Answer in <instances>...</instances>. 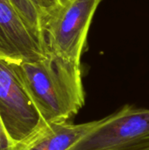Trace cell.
<instances>
[{"label": "cell", "instance_id": "6", "mask_svg": "<svg viewBox=\"0 0 149 150\" xmlns=\"http://www.w3.org/2000/svg\"><path fill=\"white\" fill-rule=\"evenodd\" d=\"M97 123L98 120L79 124L70 121L47 123L32 143L29 150H70Z\"/></svg>", "mask_w": 149, "mask_h": 150}, {"label": "cell", "instance_id": "8", "mask_svg": "<svg viewBox=\"0 0 149 150\" xmlns=\"http://www.w3.org/2000/svg\"><path fill=\"white\" fill-rule=\"evenodd\" d=\"M40 10L44 18L50 14L59 4L60 0H31Z\"/></svg>", "mask_w": 149, "mask_h": 150}, {"label": "cell", "instance_id": "2", "mask_svg": "<svg viewBox=\"0 0 149 150\" xmlns=\"http://www.w3.org/2000/svg\"><path fill=\"white\" fill-rule=\"evenodd\" d=\"M102 0H60L43 20L47 53L80 62L95 12Z\"/></svg>", "mask_w": 149, "mask_h": 150}, {"label": "cell", "instance_id": "5", "mask_svg": "<svg viewBox=\"0 0 149 150\" xmlns=\"http://www.w3.org/2000/svg\"><path fill=\"white\" fill-rule=\"evenodd\" d=\"M47 54L44 40L27 25L11 0H0V58L35 61Z\"/></svg>", "mask_w": 149, "mask_h": 150}, {"label": "cell", "instance_id": "1", "mask_svg": "<svg viewBox=\"0 0 149 150\" xmlns=\"http://www.w3.org/2000/svg\"><path fill=\"white\" fill-rule=\"evenodd\" d=\"M13 64L46 124L69 121L84 106L80 62L47 53L39 60Z\"/></svg>", "mask_w": 149, "mask_h": 150}, {"label": "cell", "instance_id": "3", "mask_svg": "<svg viewBox=\"0 0 149 150\" xmlns=\"http://www.w3.org/2000/svg\"><path fill=\"white\" fill-rule=\"evenodd\" d=\"M0 118L13 142L32 144L47 125L19 79L13 61L0 58Z\"/></svg>", "mask_w": 149, "mask_h": 150}, {"label": "cell", "instance_id": "7", "mask_svg": "<svg viewBox=\"0 0 149 150\" xmlns=\"http://www.w3.org/2000/svg\"><path fill=\"white\" fill-rule=\"evenodd\" d=\"M32 144H18L9 136L0 118V150H29Z\"/></svg>", "mask_w": 149, "mask_h": 150}, {"label": "cell", "instance_id": "4", "mask_svg": "<svg viewBox=\"0 0 149 150\" xmlns=\"http://www.w3.org/2000/svg\"><path fill=\"white\" fill-rule=\"evenodd\" d=\"M70 150H149V109L125 105L99 120Z\"/></svg>", "mask_w": 149, "mask_h": 150}]
</instances>
